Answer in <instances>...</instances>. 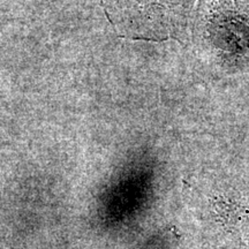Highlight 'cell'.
<instances>
[{"instance_id":"cell-1","label":"cell","mask_w":249,"mask_h":249,"mask_svg":"<svg viewBox=\"0 0 249 249\" xmlns=\"http://www.w3.org/2000/svg\"><path fill=\"white\" fill-rule=\"evenodd\" d=\"M217 211L224 225L249 246V207L232 198H222L217 203Z\"/></svg>"}]
</instances>
